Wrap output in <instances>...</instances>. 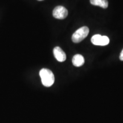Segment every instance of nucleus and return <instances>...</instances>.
I'll return each instance as SVG.
<instances>
[{
    "label": "nucleus",
    "instance_id": "obj_1",
    "mask_svg": "<svg viewBox=\"0 0 123 123\" xmlns=\"http://www.w3.org/2000/svg\"><path fill=\"white\" fill-rule=\"evenodd\" d=\"M39 75L43 85L45 87H51L54 83V75L53 72L49 69L42 68L39 71Z\"/></svg>",
    "mask_w": 123,
    "mask_h": 123
},
{
    "label": "nucleus",
    "instance_id": "obj_2",
    "mask_svg": "<svg viewBox=\"0 0 123 123\" xmlns=\"http://www.w3.org/2000/svg\"><path fill=\"white\" fill-rule=\"evenodd\" d=\"M89 33V29L87 26L81 27L78 29L72 36V41L74 43H79L87 37Z\"/></svg>",
    "mask_w": 123,
    "mask_h": 123
},
{
    "label": "nucleus",
    "instance_id": "obj_3",
    "mask_svg": "<svg viewBox=\"0 0 123 123\" xmlns=\"http://www.w3.org/2000/svg\"><path fill=\"white\" fill-rule=\"evenodd\" d=\"M91 41L92 44L97 46H106L110 43V39L108 37L102 36L99 34L93 35Z\"/></svg>",
    "mask_w": 123,
    "mask_h": 123
},
{
    "label": "nucleus",
    "instance_id": "obj_4",
    "mask_svg": "<svg viewBox=\"0 0 123 123\" xmlns=\"http://www.w3.org/2000/svg\"><path fill=\"white\" fill-rule=\"evenodd\" d=\"M53 17L56 19H63L67 17L68 15V10L65 7L62 6L55 7L53 12Z\"/></svg>",
    "mask_w": 123,
    "mask_h": 123
},
{
    "label": "nucleus",
    "instance_id": "obj_5",
    "mask_svg": "<svg viewBox=\"0 0 123 123\" xmlns=\"http://www.w3.org/2000/svg\"><path fill=\"white\" fill-rule=\"evenodd\" d=\"M53 53L56 59L60 62H63L66 59V55L61 47H55L53 50Z\"/></svg>",
    "mask_w": 123,
    "mask_h": 123
},
{
    "label": "nucleus",
    "instance_id": "obj_6",
    "mask_svg": "<svg viewBox=\"0 0 123 123\" xmlns=\"http://www.w3.org/2000/svg\"><path fill=\"white\" fill-rule=\"evenodd\" d=\"M73 64L75 67H80L84 63V57L80 54H76L73 58Z\"/></svg>",
    "mask_w": 123,
    "mask_h": 123
},
{
    "label": "nucleus",
    "instance_id": "obj_7",
    "mask_svg": "<svg viewBox=\"0 0 123 123\" xmlns=\"http://www.w3.org/2000/svg\"><path fill=\"white\" fill-rule=\"evenodd\" d=\"M90 2L93 5L99 6L104 9H106L108 6L107 0H90Z\"/></svg>",
    "mask_w": 123,
    "mask_h": 123
},
{
    "label": "nucleus",
    "instance_id": "obj_8",
    "mask_svg": "<svg viewBox=\"0 0 123 123\" xmlns=\"http://www.w3.org/2000/svg\"><path fill=\"white\" fill-rule=\"evenodd\" d=\"M120 59L121 61H123V49L122 50V51H121L120 55Z\"/></svg>",
    "mask_w": 123,
    "mask_h": 123
},
{
    "label": "nucleus",
    "instance_id": "obj_9",
    "mask_svg": "<svg viewBox=\"0 0 123 123\" xmlns=\"http://www.w3.org/2000/svg\"><path fill=\"white\" fill-rule=\"evenodd\" d=\"M38 1H43V0H38Z\"/></svg>",
    "mask_w": 123,
    "mask_h": 123
}]
</instances>
